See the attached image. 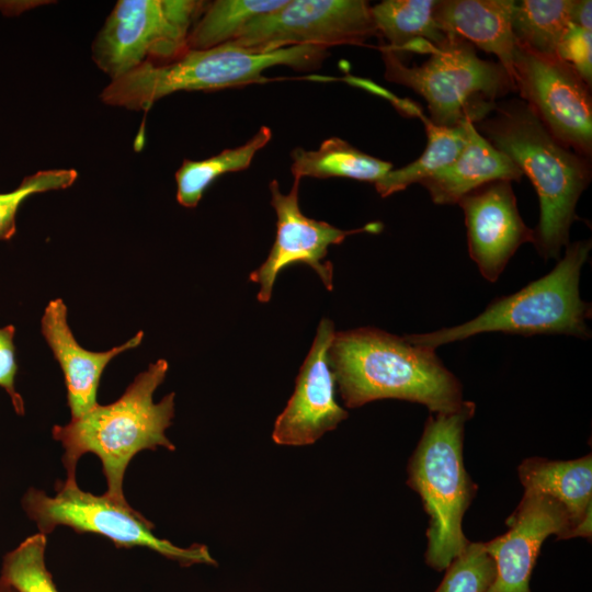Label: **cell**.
I'll return each mask as SVG.
<instances>
[{"mask_svg": "<svg viewBox=\"0 0 592 592\" xmlns=\"http://www.w3.org/2000/svg\"><path fill=\"white\" fill-rule=\"evenodd\" d=\"M590 250V240L569 243L562 259L548 274L515 294L497 298L473 320L405 338L433 350L485 332L557 333L587 339L590 337L587 320L591 316V307L580 297L579 282Z\"/></svg>", "mask_w": 592, "mask_h": 592, "instance_id": "obj_6", "label": "cell"}, {"mask_svg": "<svg viewBox=\"0 0 592 592\" xmlns=\"http://www.w3.org/2000/svg\"><path fill=\"white\" fill-rule=\"evenodd\" d=\"M272 138V130L262 126L246 144L225 149L204 160H183L175 172L177 201L189 208L195 207L205 190L221 174L247 169L255 153Z\"/></svg>", "mask_w": 592, "mask_h": 592, "instance_id": "obj_24", "label": "cell"}, {"mask_svg": "<svg viewBox=\"0 0 592 592\" xmlns=\"http://www.w3.org/2000/svg\"><path fill=\"white\" fill-rule=\"evenodd\" d=\"M328 48L301 45L253 54L228 44L189 49L172 61L146 64L111 80L101 92L102 102L127 110H149L159 99L179 91H215L270 81L263 72L274 66L297 70L318 68Z\"/></svg>", "mask_w": 592, "mask_h": 592, "instance_id": "obj_4", "label": "cell"}, {"mask_svg": "<svg viewBox=\"0 0 592 592\" xmlns=\"http://www.w3.org/2000/svg\"><path fill=\"white\" fill-rule=\"evenodd\" d=\"M457 204L464 212L469 255L480 274L496 282L520 246L534 241V230L519 213L511 182L485 184Z\"/></svg>", "mask_w": 592, "mask_h": 592, "instance_id": "obj_14", "label": "cell"}, {"mask_svg": "<svg viewBox=\"0 0 592 592\" xmlns=\"http://www.w3.org/2000/svg\"><path fill=\"white\" fill-rule=\"evenodd\" d=\"M328 354L348 408L395 398L449 413L465 401L462 384L434 350L405 337L369 327L335 331Z\"/></svg>", "mask_w": 592, "mask_h": 592, "instance_id": "obj_1", "label": "cell"}, {"mask_svg": "<svg viewBox=\"0 0 592 592\" xmlns=\"http://www.w3.org/2000/svg\"><path fill=\"white\" fill-rule=\"evenodd\" d=\"M41 331L62 369L71 419L81 417L98 405L96 392L105 366L118 354L138 346L144 337L139 331L124 344L105 352L86 350L69 328L67 307L60 298L47 305Z\"/></svg>", "mask_w": 592, "mask_h": 592, "instance_id": "obj_16", "label": "cell"}, {"mask_svg": "<svg viewBox=\"0 0 592 592\" xmlns=\"http://www.w3.org/2000/svg\"><path fill=\"white\" fill-rule=\"evenodd\" d=\"M513 82L550 134L591 160V87L573 67L558 57L540 55L516 44Z\"/></svg>", "mask_w": 592, "mask_h": 592, "instance_id": "obj_11", "label": "cell"}, {"mask_svg": "<svg viewBox=\"0 0 592 592\" xmlns=\"http://www.w3.org/2000/svg\"><path fill=\"white\" fill-rule=\"evenodd\" d=\"M291 157L292 174L300 180L346 178L375 184L392 170L391 162L365 153L339 137L326 139L316 150L295 148Z\"/></svg>", "mask_w": 592, "mask_h": 592, "instance_id": "obj_21", "label": "cell"}, {"mask_svg": "<svg viewBox=\"0 0 592 592\" xmlns=\"http://www.w3.org/2000/svg\"><path fill=\"white\" fill-rule=\"evenodd\" d=\"M474 413L475 403L464 401L454 412L430 415L408 465V485L429 515L425 560L439 571L469 544L462 521L477 487L464 466L463 440Z\"/></svg>", "mask_w": 592, "mask_h": 592, "instance_id": "obj_5", "label": "cell"}, {"mask_svg": "<svg viewBox=\"0 0 592 592\" xmlns=\"http://www.w3.org/2000/svg\"><path fill=\"white\" fill-rule=\"evenodd\" d=\"M477 123L534 185L540 217L533 243L544 259H557L569 244L577 203L590 183V160L557 140L523 100L497 103L491 116Z\"/></svg>", "mask_w": 592, "mask_h": 592, "instance_id": "obj_2", "label": "cell"}, {"mask_svg": "<svg viewBox=\"0 0 592 592\" xmlns=\"http://www.w3.org/2000/svg\"><path fill=\"white\" fill-rule=\"evenodd\" d=\"M46 544L42 533L25 538L3 557L0 580L16 592H58L45 565Z\"/></svg>", "mask_w": 592, "mask_h": 592, "instance_id": "obj_26", "label": "cell"}, {"mask_svg": "<svg viewBox=\"0 0 592 592\" xmlns=\"http://www.w3.org/2000/svg\"><path fill=\"white\" fill-rule=\"evenodd\" d=\"M515 0H440L435 20L445 35L460 37L498 57L513 80L516 39L512 31Z\"/></svg>", "mask_w": 592, "mask_h": 592, "instance_id": "obj_17", "label": "cell"}, {"mask_svg": "<svg viewBox=\"0 0 592 592\" xmlns=\"http://www.w3.org/2000/svg\"><path fill=\"white\" fill-rule=\"evenodd\" d=\"M380 52L385 78L420 94L437 126L455 127L466 118L475 124L493 111L498 99L516 91L499 62L479 58L474 45L457 36L433 46L421 65L408 66L383 46Z\"/></svg>", "mask_w": 592, "mask_h": 592, "instance_id": "obj_7", "label": "cell"}, {"mask_svg": "<svg viewBox=\"0 0 592 592\" xmlns=\"http://www.w3.org/2000/svg\"><path fill=\"white\" fill-rule=\"evenodd\" d=\"M334 333L333 322L323 318L296 378L295 390L274 423L272 439L276 444H312L348 418L335 400V377L328 354Z\"/></svg>", "mask_w": 592, "mask_h": 592, "instance_id": "obj_13", "label": "cell"}, {"mask_svg": "<svg viewBox=\"0 0 592 592\" xmlns=\"http://www.w3.org/2000/svg\"><path fill=\"white\" fill-rule=\"evenodd\" d=\"M591 39L590 30L572 24L565 35L557 54L560 59L573 67L589 87L592 83Z\"/></svg>", "mask_w": 592, "mask_h": 592, "instance_id": "obj_29", "label": "cell"}, {"mask_svg": "<svg viewBox=\"0 0 592 592\" xmlns=\"http://www.w3.org/2000/svg\"><path fill=\"white\" fill-rule=\"evenodd\" d=\"M506 523V533L485 543L496 565V578L487 592H530L528 582L542 544L550 534L568 538L571 522L558 501L524 493Z\"/></svg>", "mask_w": 592, "mask_h": 592, "instance_id": "obj_15", "label": "cell"}, {"mask_svg": "<svg viewBox=\"0 0 592 592\" xmlns=\"http://www.w3.org/2000/svg\"><path fill=\"white\" fill-rule=\"evenodd\" d=\"M592 1L591 0H573L571 19L572 24L584 29L590 30L592 26Z\"/></svg>", "mask_w": 592, "mask_h": 592, "instance_id": "obj_31", "label": "cell"}, {"mask_svg": "<svg viewBox=\"0 0 592 592\" xmlns=\"http://www.w3.org/2000/svg\"><path fill=\"white\" fill-rule=\"evenodd\" d=\"M572 3L573 0L515 1L512 31L516 44L540 55L558 57V48L572 25Z\"/></svg>", "mask_w": 592, "mask_h": 592, "instance_id": "obj_23", "label": "cell"}, {"mask_svg": "<svg viewBox=\"0 0 592 592\" xmlns=\"http://www.w3.org/2000/svg\"><path fill=\"white\" fill-rule=\"evenodd\" d=\"M0 592H16V591L0 580Z\"/></svg>", "mask_w": 592, "mask_h": 592, "instance_id": "obj_32", "label": "cell"}, {"mask_svg": "<svg viewBox=\"0 0 592 592\" xmlns=\"http://www.w3.org/2000/svg\"><path fill=\"white\" fill-rule=\"evenodd\" d=\"M467 139L457 158L420 182L435 204H457L471 191L494 181H521L522 171L466 121Z\"/></svg>", "mask_w": 592, "mask_h": 592, "instance_id": "obj_18", "label": "cell"}, {"mask_svg": "<svg viewBox=\"0 0 592 592\" xmlns=\"http://www.w3.org/2000/svg\"><path fill=\"white\" fill-rule=\"evenodd\" d=\"M27 516L42 534L57 526H68L78 534L91 533L111 539L116 547H147L179 562L216 565L207 546L193 544L187 548L173 545L152 533L155 525L128 503L112 500L105 493L96 496L79 488L76 479L56 482V494L29 489L21 500Z\"/></svg>", "mask_w": 592, "mask_h": 592, "instance_id": "obj_8", "label": "cell"}, {"mask_svg": "<svg viewBox=\"0 0 592 592\" xmlns=\"http://www.w3.org/2000/svg\"><path fill=\"white\" fill-rule=\"evenodd\" d=\"M435 592H487L496 578V565L485 543H470L446 568Z\"/></svg>", "mask_w": 592, "mask_h": 592, "instance_id": "obj_27", "label": "cell"}, {"mask_svg": "<svg viewBox=\"0 0 592 592\" xmlns=\"http://www.w3.org/2000/svg\"><path fill=\"white\" fill-rule=\"evenodd\" d=\"M415 116L423 122L428 135V144L423 153L411 163L390 170L375 189L383 197L420 183L428 177L451 164L464 148L467 139L466 119L455 127H442L433 124L420 110Z\"/></svg>", "mask_w": 592, "mask_h": 592, "instance_id": "obj_22", "label": "cell"}, {"mask_svg": "<svg viewBox=\"0 0 592 592\" xmlns=\"http://www.w3.org/2000/svg\"><path fill=\"white\" fill-rule=\"evenodd\" d=\"M372 5L364 0H288L252 20L226 44L253 54L316 45H365L376 36Z\"/></svg>", "mask_w": 592, "mask_h": 592, "instance_id": "obj_10", "label": "cell"}, {"mask_svg": "<svg viewBox=\"0 0 592 592\" xmlns=\"http://www.w3.org/2000/svg\"><path fill=\"white\" fill-rule=\"evenodd\" d=\"M168 368L166 360H158L138 374L116 401L106 406L98 403L68 424L53 428V437L65 451L66 479H76L78 460L92 453L102 463L107 483L105 494L116 502L128 503L123 480L132 458L140 451L158 446L175 449L166 436L174 417L175 394L153 401V392L164 380Z\"/></svg>", "mask_w": 592, "mask_h": 592, "instance_id": "obj_3", "label": "cell"}, {"mask_svg": "<svg viewBox=\"0 0 592 592\" xmlns=\"http://www.w3.org/2000/svg\"><path fill=\"white\" fill-rule=\"evenodd\" d=\"M436 0H385L372 5L377 35L383 47L399 57L402 53L429 54L447 38L435 20Z\"/></svg>", "mask_w": 592, "mask_h": 592, "instance_id": "obj_20", "label": "cell"}, {"mask_svg": "<svg viewBox=\"0 0 592 592\" xmlns=\"http://www.w3.org/2000/svg\"><path fill=\"white\" fill-rule=\"evenodd\" d=\"M288 0H216L206 2L189 35V49H208L236 38L254 19Z\"/></svg>", "mask_w": 592, "mask_h": 592, "instance_id": "obj_25", "label": "cell"}, {"mask_svg": "<svg viewBox=\"0 0 592 592\" xmlns=\"http://www.w3.org/2000/svg\"><path fill=\"white\" fill-rule=\"evenodd\" d=\"M517 471L525 493L546 496L566 509L571 522L568 538L591 536V454L566 462L532 457Z\"/></svg>", "mask_w": 592, "mask_h": 592, "instance_id": "obj_19", "label": "cell"}, {"mask_svg": "<svg viewBox=\"0 0 592 592\" xmlns=\"http://www.w3.org/2000/svg\"><path fill=\"white\" fill-rule=\"evenodd\" d=\"M15 329L13 326L0 328V387L4 388L11 398L14 410L24 413V402L15 390V349L13 343Z\"/></svg>", "mask_w": 592, "mask_h": 592, "instance_id": "obj_30", "label": "cell"}, {"mask_svg": "<svg viewBox=\"0 0 592 592\" xmlns=\"http://www.w3.org/2000/svg\"><path fill=\"white\" fill-rule=\"evenodd\" d=\"M78 173L73 169L43 170L23 179L11 192L0 193V240L15 234V217L19 207L31 195L72 185Z\"/></svg>", "mask_w": 592, "mask_h": 592, "instance_id": "obj_28", "label": "cell"}, {"mask_svg": "<svg viewBox=\"0 0 592 592\" xmlns=\"http://www.w3.org/2000/svg\"><path fill=\"white\" fill-rule=\"evenodd\" d=\"M206 2L119 0L92 44V59L112 80L138 67L161 65L189 50L190 32Z\"/></svg>", "mask_w": 592, "mask_h": 592, "instance_id": "obj_9", "label": "cell"}, {"mask_svg": "<svg viewBox=\"0 0 592 592\" xmlns=\"http://www.w3.org/2000/svg\"><path fill=\"white\" fill-rule=\"evenodd\" d=\"M300 179H294L288 194L282 193L276 180L270 182L271 205L276 213V237L266 260L251 272L249 280L259 285L258 300H271L275 280L283 269L293 263L309 265L327 289L333 287V265L325 261L328 249L341 243L348 236L360 232H379L380 223H369L353 230H342L326 221L307 217L299 207Z\"/></svg>", "mask_w": 592, "mask_h": 592, "instance_id": "obj_12", "label": "cell"}]
</instances>
